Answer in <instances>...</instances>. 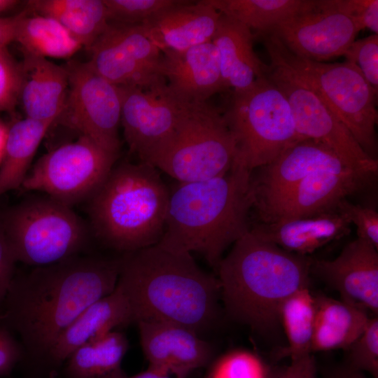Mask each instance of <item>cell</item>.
Masks as SVG:
<instances>
[{
  "instance_id": "44",
  "label": "cell",
  "mask_w": 378,
  "mask_h": 378,
  "mask_svg": "<svg viewBox=\"0 0 378 378\" xmlns=\"http://www.w3.org/2000/svg\"><path fill=\"white\" fill-rule=\"evenodd\" d=\"M326 378H368L363 372L354 370L345 365L331 369Z\"/></svg>"
},
{
  "instance_id": "45",
  "label": "cell",
  "mask_w": 378,
  "mask_h": 378,
  "mask_svg": "<svg viewBox=\"0 0 378 378\" xmlns=\"http://www.w3.org/2000/svg\"><path fill=\"white\" fill-rule=\"evenodd\" d=\"M117 378H172L171 375L160 372L159 371L148 368V369L142 372L133 376L128 377L125 374ZM175 378V377H174Z\"/></svg>"
},
{
  "instance_id": "21",
  "label": "cell",
  "mask_w": 378,
  "mask_h": 378,
  "mask_svg": "<svg viewBox=\"0 0 378 378\" xmlns=\"http://www.w3.org/2000/svg\"><path fill=\"white\" fill-rule=\"evenodd\" d=\"M220 15L206 0H181L139 25L161 52L182 51L211 41Z\"/></svg>"
},
{
  "instance_id": "26",
  "label": "cell",
  "mask_w": 378,
  "mask_h": 378,
  "mask_svg": "<svg viewBox=\"0 0 378 378\" xmlns=\"http://www.w3.org/2000/svg\"><path fill=\"white\" fill-rule=\"evenodd\" d=\"M312 353L345 351L365 330L371 316L360 308L325 295L315 296Z\"/></svg>"
},
{
  "instance_id": "38",
  "label": "cell",
  "mask_w": 378,
  "mask_h": 378,
  "mask_svg": "<svg viewBox=\"0 0 378 378\" xmlns=\"http://www.w3.org/2000/svg\"><path fill=\"white\" fill-rule=\"evenodd\" d=\"M335 209L355 225L358 238L378 249V213L376 210L352 204L346 198L340 200Z\"/></svg>"
},
{
  "instance_id": "5",
  "label": "cell",
  "mask_w": 378,
  "mask_h": 378,
  "mask_svg": "<svg viewBox=\"0 0 378 378\" xmlns=\"http://www.w3.org/2000/svg\"><path fill=\"white\" fill-rule=\"evenodd\" d=\"M169 195L156 167L139 161L116 162L88 200L94 236L120 254L158 244L164 230Z\"/></svg>"
},
{
  "instance_id": "28",
  "label": "cell",
  "mask_w": 378,
  "mask_h": 378,
  "mask_svg": "<svg viewBox=\"0 0 378 378\" xmlns=\"http://www.w3.org/2000/svg\"><path fill=\"white\" fill-rule=\"evenodd\" d=\"M14 41L22 51L45 58H69L83 48L57 21L26 8L17 14Z\"/></svg>"
},
{
  "instance_id": "42",
  "label": "cell",
  "mask_w": 378,
  "mask_h": 378,
  "mask_svg": "<svg viewBox=\"0 0 378 378\" xmlns=\"http://www.w3.org/2000/svg\"><path fill=\"white\" fill-rule=\"evenodd\" d=\"M355 20L360 29H368L378 33V1L367 0L365 5L356 16Z\"/></svg>"
},
{
  "instance_id": "25",
  "label": "cell",
  "mask_w": 378,
  "mask_h": 378,
  "mask_svg": "<svg viewBox=\"0 0 378 378\" xmlns=\"http://www.w3.org/2000/svg\"><path fill=\"white\" fill-rule=\"evenodd\" d=\"M253 38L248 27L221 14L211 42L218 54L221 76L227 90L243 91L265 77L267 65L255 53Z\"/></svg>"
},
{
  "instance_id": "14",
  "label": "cell",
  "mask_w": 378,
  "mask_h": 378,
  "mask_svg": "<svg viewBox=\"0 0 378 378\" xmlns=\"http://www.w3.org/2000/svg\"><path fill=\"white\" fill-rule=\"evenodd\" d=\"M120 123L129 151L139 162H153L173 133L183 106L165 80L147 88L118 86Z\"/></svg>"
},
{
  "instance_id": "6",
  "label": "cell",
  "mask_w": 378,
  "mask_h": 378,
  "mask_svg": "<svg viewBox=\"0 0 378 378\" xmlns=\"http://www.w3.org/2000/svg\"><path fill=\"white\" fill-rule=\"evenodd\" d=\"M274 55L307 83L349 130L365 152L377 160V93L353 62L326 63L298 57L272 32L258 34Z\"/></svg>"
},
{
  "instance_id": "31",
  "label": "cell",
  "mask_w": 378,
  "mask_h": 378,
  "mask_svg": "<svg viewBox=\"0 0 378 378\" xmlns=\"http://www.w3.org/2000/svg\"><path fill=\"white\" fill-rule=\"evenodd\" d=\"M220 14L257 34L270 31L281 22L312 8L313 0H206Z\"/></svg>"
},
{
  "instance_id": "46",
  "label": "cell",
  "mask_w": 378,
  "mask_h": 378,
  "mask_svg": "<svg viewBox=\"0 0 378 378\" xmlns=\"http://www.w3.org/2000/svg\"><path fill=\"white\" fill-rule=\"evenodd\" d=\"M8 129L9 125L0 119V166L4 157Z\"/></svg>"
},
{
  "instance_id": "19",
  "label": "cell",
  "mask_w": 378,
  "mask_h": 378,
  "mask_svg": "<svg viewBox=\"0 0 378 378\" xmlns=\"http://www.w3.org/2000/svg\"><path fill=\"white\" fill-rule=\"evenodd\" d=\"M342 167H351L325 146L309 139L299 140L260 167L258 176L251 174L253 208L277 199L320 169Z\"/></svg>"
},
{
  "instance_id": "4",
  "label": "cell",
  "mask_w": 378,
  "mask_h": 378,
  "mask_svg": "<svg viewBox=\"0 0 378 378\" xmlns=\"http://www.w3.org/2000/svg\"><path fill=\"white\" fill-rule=\"evenodd\" d=\"M312 261L265 240L250 227L216 270L227 313L258 332L274 330L283 302L309 286Z\"/></svg>"
},
{
  "instance_id": "32",
  "label": "cell",
  "mask_w": 378,
  "mask_h": 378,
  "mask_svg": "<svg viewBox=\"0 0 378 378\" xmlns=\"http://www.w3.org/2000/svg\"><path fill=\"white\" fill-rule=\"evenodd\" d=\"M315 311V296L309 286L296 290L286 299L279 309V323L284 328L288 344L276 351V359H291L312 354Z\"/></svg>"
},
{
  "instance_id": "12",
  "label": "cell",
  "mask_w": 378,
  "mask_h": 378,
  "mask_svg": "<svg viewBox=\"0 0 378 378\" xmlns=\"http://www.w3.org/2000/svg\"><path fill=\"white\" fill-rule=\"evenodd\" d=\"M69 90L57 119L90 139L104 150L119 155L121 97L119 87L93 71L87 62H69Z\"/></svg>"
},
{
  "instance_id": "29",
  "label": "cell",
  "mask_w": 378,
  "mask_h": 378,
  "mask_svg": "<svg viewBox=\"0 0 378 378\" xmlns=\"http://www.w3.org/2000/svg\"><path fill=\"white\" fill-rule=\"evenodd\" d=\"M53 123L24 118L9 125L0 166V197L22 186L35 153Z\"/></svg>"
},
{
  "instance_id": "9",
  "label": "cell",
  "mask_w": 378,
  "mask_h": 378,
  "mask_svg": "<svg viewBox=\"0 0 378 378\" xmlns=\"http://www.w3.org/2000/svg\"><path fill=\"white\" fill-rule=\"evenodd\" d=\"M1 219L17 262L30 266L80 255L89 244L88 232L71 207L48 196L24 201Z\"/></svg>"
},
{
  "instance_id": "3",
  "label": "cell",
  "mask_w": 378,
  "mask_h": 378,
  "mask_svg": "<svg viewBox=\"0 0 378 378\" xmlns=\"http://www.w3.org/2000/svg\"><path fill=\"white\" fill-rule=\"evenodd\" d=\"M251 174L232 164L223 175L178 183L170 190L158 243L176 251L200 253L216 271L224 251L250 230Z\"/></svg>"
},
{
  "instance_id": "10",
  "label": "cell",
  "mask_w": 378,
  "mask_h": 378,
  "mask_svg": "<svg viewBox=\"0 0 378 378\" xmlns=\"http://www.w3.org/2000/svg\"><path fill=\"white\" fill-rule=\"evenodd\" d=\"M265 77L286 97L298 134L321 144L351 167L377 176V160L368 155L321 97L290 67L269 54Z\"/></svg>"
},
{
  "instance_id": "22",
  "label": "cell",
  "mask_w": 378,
  "mask_h": 378,
  "mask_svg": "<svg viewBox=\"0 0 378 378\" xmlns=\"http://www.w3.org/2000/svg\"><path fill=\"white\" fill-rule=\"evenodd\" d=\"M134 323L130 302L116 284L111 293L88 306L62 332L46 358L52 365H59L80 346Z\"/></svg>"
},
{
  "instance_id": "2",
  "label": "cell",
  "mask_w": 378,
  "mask_h": 378,
  "mask_svg": "<svg viewBox=\"0 0 378 378\" xmlns=\"http://www.w3.org/2000/svg\"><path fill=\"white\" fill-rule=\"evenodd\" d=\"M117 285L130 302L135 323L169 322L200 335L218 318V277L200 268L191 253L159 243L122 254Z\"/></svg>"
},
{
  "instance_id": "18",
  "label": "cell",
  "mask_w": 378,
  "mask_h": 378,
  "mask_svg": "<svg viewBox=\"0 0 378 378\" xmlns=\"http://www.w3.org/2000/svg\"><path fill=\"white\" fill-rule=\"evenodd\" d=\"M136 324L149 368L187 378L214 360L211 344L189 328L164 321H141Z\"/></svg>"
},
{
  "instance_id": "8",
  "label": "cell",
  "mask_w": 378,
  "mask_h": 378,
  "mask_svg": "<svg viewBox=\"0 0 378 378\" xmlns=\"http://www.w3.org/2000/svg\"><path fill=\"white\" fill-rule=\"evenodd\" d=\"M235 142L224 114L207 102L185 104L153 166L178 183L213 178L234 162Z\"/></svg>"
},
{
  "instance_id": "15",
  "label": "cell",
  "mask_w": 378,
  "mask_h": 378,
  "mask_svg": "<svg viewBox=\"0 0 378 378\" xmlns=\"http://www.w3.org/2000/svg\"><path fill=\"white\" fill-rule=\"evenodd\" d=\"M360 30L355 19L337 9L332 0H319L267 32L294 55L323 62L344 56Z\"/></svg>"
},
{
  "instance_id": "41",
  "label": "cell",
  "mask_w": 378,
  "mask_h": 378,
  "mask_svg": "<svg viewBox=\"0 0 378 378\" xmlns=\"http://www.w3.org/2000/svg\"><path fill=\"white\" fill-rule=\"evenodd\" d=\"M272 378H317L316 367L312 354L290 359V363L272 373Z\"/></svg>"
},
{
  "instance_id": "17",
  "label": "cell",
  "mask_w": 378,
  "mask_h": 378,
  "mask_svg": "<svg viewBox=\"0 0 378 378\" xmlns=\"http://www.w3.org/2000/svg\"><path fill=\"white\" fill-rule=\"evenodd\" d=\"M359 238L333 260H313L310 273L339 293L341 300L377 316L378 253Z\"/></svg>"
},
{
  "instance_id": "36",
  "label": "cell",
  "mask_w": 378,
  "mask_h": 378,
  "mask_svg": "<svg viewBox=\"0 0 378 378\" xmlns=\"http://www.w3.org/2000/svg\"><path fill=\"white\" fill-rule=\"evenodd\" d=\"M22 83L21 62L16 60L8 46L0 48V112H13L20 101Z\"/></svg>"
},
{
  "instance_id": "20",
  "label": "cell",
  "mask_w": 378,
  "mask_h": 378,
  "mask_svg": "<svg viewBox=\"0 0 378 378\" xmlns=\"http://www.w3.org/2000/svg\"><path fill=\"white\" fill-rule=\"evenodd\" d=\"M161 52V75L169 92L179 102H204L227 90L218 54L211 41L182 51Z\"/></svg>"
},
{
  "instance_id": "47",
  "label": "cell",
  "mask_w": 378,
  "mask_h": 378,
  "mask_svg": "<svg viewBox=\"0 0 378 378\" xmlns=\"http://www.w3.org/2000/svg\"><path fill=\"white\" fill-rule=\"evenodd\" d=\"M21 2L22 1L18 0H0V14L14 9L20 5Z\"/></svg>"
},
{
  "instance_id": "1",
  "label": "cell",
  "mask_w": 378,
  "mask_h": 378,
  "mask_svg": "<svg viewBox=\"0 0 378 378\" xmlns=\"http://www.w3.org/2000/svg\"><path fill=\"white\" fill-rule=\"evenodd\" d=\"M122 254L76 255L14 276L0 318L30 355L46 358L62 332L91 304L115 288Z\"/></svg>"
},
{
  "instance_id": "13",
  "label": "cell",
  "mask_w": 378,
  "mask_h": 378,
  "mask_svg": "<svg viewBox=\"0 0 378 378\" xmlns=\"http://www.w3.org/2000/svg\"><path fill=\"white\" fill-rule=\"evenodd\" d=\"M88 50L90 68L115 85L147 88L164 80L162 52L139 24L108 23Z\"/></svg>"
},
{
  "instance_id": "40",
  "label": "cell",
  "mask_w": 378,
  "mask_h": 378,
  "mask_svg": "<svg viewBox=\"0 0 378 378\" xmlns=\"http://www.w3.org/2000/svg\"><path fill=\"white\" fill-rule=\"evenodd\" d=\"M17 260L10 246L0 217V306L15 276Z\"/></svg>"
},
{
  "instance_id": "43",
  "label": "cell",
  "mask_w": 378,
  "mask_h": 378,
  "mask_svg": "<svg viewBox=\"0 0 378 378\" xmlns=\"http://www.w3.org/2000/svg\"><path fill=\"white\" fill-rule=\"evenodd\" d=\"M17 15L11 17H0V48L8 46L13 42Z\"/></svg>"
},
{
  "instance_id": "23",
  "label": "cell",
  "mask_w": 378,
  "mask_h": 378,
  "mask_svg": "<svg viewBox=\"0 0 378 378\" xmlns=\"http://www.w3.org/2000/svg\"><path fill=\"white\" fill-rule=\"evenodd\" d=\"M22 52V83L19 103L25 118L55 122L68 94V69L47 58Z\"/></svg>"
},
{
  "instance_id": "33",
  "label": "cell",
  "mask_w": 378,
  "mask_h": 378,
  "mask_svg": "<svg viewBox=\"0 0 378 378\" xmlns=\"http://www.w3.org/2000/svg\"><path fill=\"white\" fill-rule=\"evenodd\" d=\"M208 366L206 378H272L273 373L256 354L241 349L226 352Z\"/></svg>"
},
{
  "instance_id": "16",
  "label": "cell",
  "mask_w": 378,
  "mask_h": 378,
  "mask_svg": "<svg viewBox=\"0 0 378 378\" xmlns=\"http://www.w3.org/2000/svg\"><path fill=\"white\" fill-rule=\"evenodd\" d=\"M372 177L349 167L322 169L277 199L255 209L263 223H279L335 210L340 200L363 188Z\"/></svg>"
},
{
  "instance_id": "30",
  "label": "cell",
  "mask_w": 378,
  "mask_h": 378,
  "mask_svg": "<svg viewBox=\"0 0 378 378\" xmlns=\"http://www.w3.org/2000/svg\"><path fill=\"white\" fill-rule=\"evenodd\" d=\"M126 336L112 331L75 349L65 368L68 378H117L125 373L122 360L128 349Z\"/></svg>"
},
{
  "instance_id": "39",
  "label": "cell",
  "mask_w": 378,
  "mask_h": 378,
  "mask_svg": "<svg viewBox=\"0 0 378 378\" xmlns=\"http://www.w3.org/2000/svg\"><path fill=\"white\" fill-rule=\"evenodd\" d=\"M24 349L0 318V377L8 375L23 356Z\"/></svg>"
},
{
  "instance_id": "24",
  "label": "cell",
  "mask_w": 378,
  "mask_h": 378,
  "mask_svg": "<svg viewBox=\"0 0 378 378\" xmlns=\"http://www.w3.org/2000/svg\"><path fill=\"white\" fill-rule=\"evenodd\" d=\"M251 228L261 238L288 252L309 256L348 235L351 223L335 209L279 223H262Z\"/></svg>"
},
{
  "instance_id": "11",
  "label": "cell",
  "mask_w": 378,
  "mask_h": 378,
  "mask_svg": "<svg viewBox=\"0 0 378 378\" xmlns=\"http://www.w3.org/2000/svg\"><path fill=\"white\" fill-rule=\"evenodd\" d=\"M119 155L80 135L41 156L28 172L22 188L40 191L71 207L90 200L104 183Z\"/></svg>"
},
{
  "instance_id": "7",
  "label": "cell",
  "mask_w": 378,
  "mask_h": 378,
  "mask_svg": "<svg viewBox=\"0 0 378 378\" xmlns=\"http://www.w3.org/2000/svg\"><path fill=\"white\" fill-rule=\"evenodd\" d=\"M223 114L235 142L233 164L250 172L302 139L286 97L266 77L247 90L233 92Z\"/></svg>"
},
{
  "instance_id": "27",
  "label": "cell",
  "mask_w": 378,
  "mask_h": 378,
  "mask_svg": "<svg viewBox=\"0 0 378 378\" xmlns=\"http://www.w3.org/2000/svg\"><path fill=\"white\" fill-rule=\"evenodd\" d=\"M24 8L60 23L89 50L108 22L103 0H29Z\"/></svg>"
},
{
  "instance_id": "34",
  "label": "cell",
  "mask_w": 378,
  "mask_h": 378,
  "mask_svg": "<svg viewBox=\"0 0 378 378\" xmlns=\"http://www.w3.org/2000/svg\"><path fill=\"white\" fill-rule=\"evenodd\" d=\"M181 0H103L108 22L118 25H139Z\"/></svg>"
},
{
  "instance_id": "37",
  "label": "cell",
  "mask_w": 378,
  "mask_h": 378,
  "mask_svg": "<svg viewBox=\"0 0 378 378\" xmlns=\"http://www.w3.org/2000/svg\"><path fill=\"white\" fill-rule=\"evenodd\" d=\"M354 63L377 94L378 92V35L354 41L344 55Z\"/></svg>"
},
{
  "instance_id": "35",
  "label": "cell",
  "mask_w": 378,
  "mask_h": 378,
  "mask_svg": "<svg viewBox=\"0 0 378 378\" xmlns=\"http://www.w3.org/2000/svg\"><path fill=\"white\" fill-rule=\"evenodd\" d=\"M345 365L378 378V318L372 316L363 333L344 351Z\"/></svg>"
}]
</instances>
